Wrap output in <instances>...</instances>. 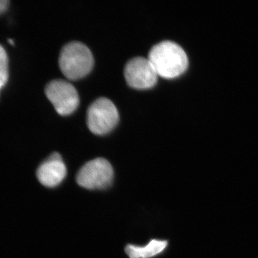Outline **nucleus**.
<instances>
[{"instance_id": "nucleus-10", "label": "nucleus", "mask_w": 258, "mask_h": 258, "mask_svg": "<svg viewBox=\"0 0 258 258\" xmlns=\"http://www.w3.org/2000/svg\"><path fill=\"white\" fill-rule=\"evenodd\" d=\"M10 2L8 0H0V14L4 13L9 6Z\"/></svg>"}, {"instance_id": "nucleus-4", "label": "nucleus", "mask_w": 258, "mask_h": 258, "mask_svg": "<svg viewBox=\"0 0 258 258\" xmlns=\"http://www.w3.org/2000/svg\"><path fill=\"white\" fill-rule=\"evenodd\" d=\"M113 179V169L104 158H96L82 166L76 176L78 184L88 189H106Z\"/></svg>"}, {"instance_id": "nucleus-5", "label": "nucleus", "mask_w": 258, "mask_h": 258, "mask_svg": "<svg viewBox=\"0 0 258 258\" xmlns=\"http://www.w3.org/2000/svg\"><path fill=\"white\" fill-rule=\"evenodd\" d=\"M45 94L59 114H71L79 105L77 90L69 81L56 79L45 87Z\"/></svg>"}, {"instance_id": "nucleus-6", "label": "nucleus", "mask_w": 258, "mask_h": 258, "mask_svg": "<svg viewBox=\"0 0 258 258\" xmlns=\"http://www.w3.org/2000/svg\"><path fill=\"white\" fill-rule=\"evenodd\" d=\"M125 81L131 87L137 89H147L155 86L158 74L149 58L135 57L125 64Z\"/></svg>"}, {"instance_id": "nucleus-1", "label": "nucleus", "mask_w": 258, "mask_h": 258, "mask_svg": "<svg viewBox=\"0 0 258 258\" xmlns=\"http://www.w3.org/2000/svg\"><path fill=\"white\" fill-rule=\"evenodd\" d=\"M148 58L158 76L164 79H174L181 76L189 64L184 50L171 41H163L154 45L149 51Z\"/></svg>"}, {"instance_id": "nucleus-3", "label": "nucleus", "mask_w": 258, "mask_h": 258, "mask_svg": "<svg viewBox=\"0 0 258 258\" xmlns=\"http://www.w3.org/2000/svg\"><path fill=\"white\" fill-rule=\"evenodd\" d=\"M119 120V114L114 103L101 97L88 107L87 124L93 134L102 135L111 132Z\"/></svg>"}, {"instance_id": "nucleus-9", "label": "nucleus", "mask_w": 258, "mask_h": 258, "mask_svg": "<svg viewBox=\"0 0 258 258\" xmlns=\"http://www.w3.org/2000/svg\"><path fill=\"white\" fill-rule=\"evenodd\" d=\"M9 76L8 73V57L6 51L0 45V88L7 83Z\"/></svg>"}, {"instance_id": "nucleus-11", "label": "nucleus", "mask_w": 258, "mask_h": 258, "mask_svg": "<svg viewBox=\"0 0 258 258\" xmlns=\"http://www.w3.org/2000/svg\"></svg>"}, {"instance_id": "nucleus-7", "label": "nucleus", "mask_w": 258, "mask_h": 258, "mask_svg": "<svg viewBox=\"0 0 258 258\" xmlns=\"http://www.w3.org/2000/svg\"><path fill=\"white\" fill-rule=\"evenodd\" d=\"M67 169L59 153L51 154L37 170V177L40 184L47 187H55L66 178Z\"/></svg>"}, {"instance_id": "nucleus-2", "label": "nucleus", "mask_w": 258, "mask_h": 258, "mask_svg": "<svg viewBox=\"0 0 258 258\" xmlns=\"http://www.w3.org/2000/svg\"><path fill=\"white\" fill-rule=\"evenodd\" d=\"M94 60L92 52L83 42H70L64 45L59 56V66L67 79L77 80L91 72Z\"/></svg>"}, {"instance_id": "nucleus-8", "label": "nucleus", "mask_w": 258, "mask_h": 258, "mask_svg": "<svg viewBox=\"0 0 258 258\" xmlns=\"http://www.w3.org/2000/svg\"><path fill=\"white\" fill-rule=\"evenodd\" d=\"M167 244L166 241L153 240L143 247L128 244L125 251L130 258H151L163 252Z\"/></svg>"}]
</instances>
